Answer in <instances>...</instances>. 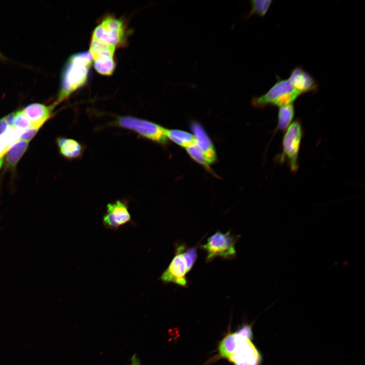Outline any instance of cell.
I'll use <instances>...</instances> for the list:
<instances>
[{
    "instance_id": "cell-4",
    "label": "cell",
    "mask_w": 365,
    "mask_h": 365,
    "mask_svg": "<svg viewBox=\"0 0 365 365\" xmlns=\"http://www.w3.org/2000/svg\"><path fill=\"white\" fill-rule=\"evenodd\" d=\"M114 125L126 129L159 145L165 146L168 143L166 135V128L155 122L130 116L119 117Z\"/></svg>"
},
{
    "instance_id": "cell-24",
    "label": "cell",
    "mask_w": 365,
    "mask_h": 365,
    "mask_svg": "<svg viewBox=\"0 0 365 365\" xmlns=\"http://www.w3.org/2000/svg\"><path fill=\"white\" fill-rule=\"evenodd\" d=\"M15 115L16 112H14L5 117L6 122L10 127H13Z\"/></svg>"
},
{
    "instance_id": "cell-10",
    "label": "cell",
    "mask_w": 365,
    "mask_h": 365,
    "mask_svg": "<svg viewBox=\"0 0 365 365\" xmlns=\"http://www.w3.org/2000/svg\"><path fill=\"white\" fill-rule=\"evenodd\" d=\"M102 224L105 229L115 231L125 225L133 224L129 211L128 201L123 199L108 203L106 206V212L102 216Z\"/></svg>"
},
{
    "instance_id": "cell-27",
    "label": "cell",
    "mask_w": 365,
    "mask_h": 365,
    "mask_svg": "<svg viewBox=\"0 0 365 365\" xmlns=\"http://www.w3.org/2000/svg\"><path fill=\"white\" fill-rule=\"evenodd\" d=\"M3 161H4L3 158H2L1 159H0V169L3 165Z\"/></svg>"
},
{
    "instance_id": "cell-14",
    "label": "cell",
    "mask_w": 365,
    "mask_h": 365,
    "mask_svg": "<svg viewBox=\"0 0 365 365\" xmlns=\"http://www.w3.org/2000/svg\"><path fill=\"white\" fill-rule=\"evenodd\" d=\"M57 144L60 154L69 160L81 158L85 150L84 145L72 138L59 137Z\"/></svg>"
},
{
    "instance_id": "cell-15",
    "label": "cell",
    "mask_w": 365,
    "mask_h": 365,
    "mask_svg": "<svg viewBox=\"0 0 365 365\" xmlns=\"http://www.w3.org/2000/svg\"><path fill=\"white\" fill-rule=\"evenodd\" d=\"M166 135L168 140L185 149L195 143V137L193 134L185 130L166 129Z\"/></svg>"
},
{
    "instance_id": "cell-6",
    "label": "cell",
    "mask_w": 365,
    "mask_h": 365,
    "mask_svg": "<svg viewBox=\"0 0 365 365\" xmlns=\"http://www.w3.org/2000/svg\"><path fill=\"white\" fill-rule=\"evenodd\" d=\"M238 235L230 231L225 233L216 232L207 239L206 242L200 245V248L206 252V262H211L216 258L224 260H231L236 256V244Z\"/></svg>"
},
{
    "instance_id": "cell-26",
    "label": "cell",
    "mask_w": 365,
    "mask_h": 365,
    "mask_svg": "<svg viewBox=\"0 0 365 365\" xmlns=\"http://www.w3.org/2000/svg\"><path fill=\"white\" fill-rule=\"evenodd\" d=\"M130 360V365H141L140 360L136 353H134L132 355V356L131 357Z\"/></svg>"
},
{
    "instance_id": "cell-9",
    "label": "cell",
    "mask_w": 365,
    "mask_h": 365,
    "mask_svg": "<svg viewBox=\"0 0 365 365\" xmlns=\"http://www.w3.org/2000/svg\"><path fill=\"white\" fill-rule=\"evenodd\" d=\"M186 246L183 242H178L175 244V255L159 278L164 283H174L185 287L188 286L186 275L189 272L182 254Z\"/></svg>"
},
{
    "instance_id": "cell-19",
    "label": "cell",
    "mask_w": 365,
    "mask_h": 365,
    "mask_svg": "<svg viewBox=\"0 0 365 365\" xmlns=\"http://www.w3.org/2000/svg\"><path fill=\"white\" fill-rule=\"evenodd\" d=\"M251 10L247 16L249 17L253 14L260 17H264L268 12L273 1L271 0H252L250 1Z\"/></svg>"
},
{
    "instance_id": "cell-20",
    "label": "cell",
    "mask_w": 365,
    "mask_h": 365,
    "mask_svg": "<svg viewBox=\"0 0 365 365\" xmlns=\"http://www.w3.org/2000/svg\"><path fill=\"white\" fill-rule=\"evenodd\" d=\"M15 142V137L9 131H6L0 136V159L3 158Z\"/></svg>"
},
{
    "instance_id": "cell-21",
    "label": "cell",
    "mask_w": 365,
    "mask_h": 365,
    "mask_svg": "<svg viewBox=\"0 0 365 365\" xmlns=\"http://www.w3.org/2000/svg\"><path fill=\"white\" fill-rule=\"evenodd\" d=\"M31 126V122L22 111L16 112L13 127L24 131Z\"/></svg>"
},
{
    "instance_id": "cell-23",
    "label": "cell",
    "mask_w": 365,
    "mask_h": 365,
    "mask_svg": "<svg viewBox=\"0 0 365 365\" xmlns=\"http://www.w3.org/2000/svg\"><path fill=\"white\" fill-rule=\"evenodd\" d=\"M40 128L31 126L26 129L20 136L19 138L21 140L29 142L32 138L35 135Z\"/></svg>"
},
{
    "instance_id": "cell-25",
    "label": "cell",
    "mask_w": 365,
    "mask_h": 365,
    "mask_svg": "<svg viewBox=\"0 0 365 365\" xmlns=\"http://www.w3.org/2000/svg\"><path fill=\"white\" fill-rule=\"evenodd\" d=\"M8 126L5 117L0 119V136L7 130Z\"/></svg>"
},
{
    "instance_id": "cell-1",
    "label": "cell",
    "mask_w": 365,
    "mask_h": 365,
    "mask_svg": "<svg viewBox=\"0 0 365 365\" xmlns=\"http://www.w3.org/2000/svg\"><path fill=\"white\" fill-rule=\"evenodd\" d=\"M252 337L251 326L247 324L228 334L219 344L220 355L234 365H260L262 356Z\"/></svg>"
},
{
    "instance_id": "cell-17",
    "label": "cell",
    "mask_w": 365,
    "mask_h": 365,
    "mask_svg": "<svg viewBox=\"0 0 365 365\" xmlns=\"http://www.w3.org/2000/svg\"><path fill=\"white\" fill-rule=\"evenodd\" d=\"M295 114L294 104L279 107L276 130L284 131L290 125Z\"/></svg>"
},
{
    "instance_id": "cell-18",
    "label": "cell",
    "mask_w": 365,
    "mask_h": 365,
    "mask_svg": "<svg viewBox=\"0 0 365 365\" xmlns=\"http://www.w3.org/2000/svg\"><path fill=\"white\" fill-rule=\"evenodd\" d=\"M185 149L188 155L193 160L203 167L208 172L211 174L213 173V171L211 168L210 165L206 160L204 154L196 147L195 143L186 148Z\"/></svg>"
},
{
    "instance_id": "cell-12",
    "label": "cell",
    "mask_w": 365,
    "mask_h": 365,
    "mask_svg": "<svg viewBox=\"0 0 365 365\" xmlns=\"http://www.w3.org/2000/svg\"><path fill=\"white\" fill-rule=\"evenodd\" d=\"M288 80L302 94L308 92L315 93L318 90L316 80L301 66H297L291 69Z\"/></svg>"
},
{
    "instance_id": "cell-13",
    "label": "cell",
    "mask_w": 365,
    "mask_h": 365,
    "mask_svg": "<svg viewBox=\"0 0 365 365\" xmlns=\"http://www.w3.org/2000/svg\"><path fill=\"white\" fill-rule=\"evenodd\" d=\"M53 106L35 103L27 105L22 111L31 122V126L40 128L51 116Z\"/></svg>"
},
{
    "instance_id": "cell-22",
    "label": "cell",
    "mask_w": 365,
    "mask_h": 365,
    "mask_svg": "<svg viewBox=\"0 0 365 365\" xmlns=\"http://www.w3.org/2000/svg\"><path fill=\"white\" fill-rule=\"evenodd\" d=\"M182 254L186 262L187 270L189 272L197 260V249L195 247H188L187 246L183 250Z\"/></svg>"
},
{
    "instance_id": "cell-11",
    "label": "cell",
    "mask_w": 365,
    "mask_h": 365,
    "mask_svg": "<svg viewBox=\"0 0 365 365\" xmlns=\"http://www.w3.org/2000/svg\"><path fill=\"white\" fill-rule=\"evenodd\" d=\"M190 127L195 137V144L204 154L210 165L215 163L217 160L215 148L203 126L194 121L191 122Z\"/></svg>"
},
{
    "instance_id": "cell-7",
    "label": "cell",
    "mask_w": 365,
    "mask_h": 365,
    "mask_svg": "<svg viewBox=\"0 0 365 365\" xmlns=\"http://www.w3.org/2000/svg\"><path fill=\"white\" fill-rule=\"evenodd\" d=\"M126 29L125 25L122 20L108 16L95 27L91 38L117 48L125 42Z\"/></svg>"
},
{
    "instance_id": "cell-28",
    "label": "cell",
    "mask_w": 365,
    "mask_h": 365,
    "mask_svg": "<svg viewBox=\"0 0 365 365\" xmlns=\"http://www.w3.org/2000/svg\"><path fill=\"white\" fill-rule=\"evenodd\" d=\"M1 57V53H0V57Z\"/></svg>"
},
{
    "instance_id": "cell-2",
    "label": "cell",
    "mask_w": 365,
    "mask_h": 365,
    "mask_svg": "<svg viewBox=\"0 0 365 365\" xmlns=\"http://www.w3.org/2000/svg\"><path fill=\"white\" fill-rule=\"evenodd\" d=\"M92 60L88 52L76 53L68 58L62 73L56 103L62 101L85 84Z\"/></svg>"
},
{
    "instance_id": "cell-5",
    "label": "cell",
    "mask_w": 365,
    "mask_h": 365,
    "mask_svg": "<svg viewBox=\"0 0 365 365\" xmlns=\"http://www.w3.org/2000/svg\"><path fill=\"white\" fill-rule=\"evenodd\" d=\"M303 136L301 123L295 120L285 132L282 141V151L276 158L278 162L286 163L292 172H296L299 168V154Z\"/></svg>"
},
{
    "instance_id": "cell-3",
    "label": "cell",
    "mask_w": 365,
    "mask_h": 365,
    "mask_svg": "<svg viewBox=\"0 0 365 365\" xmlns=\"http://www.w3.org/2000/svg\"><path fill=\"white\" fill-rule=\"evenodd\" d=\"M301 95L288 79H282L277 76L276 83L265 94L253 97L251 103L253 107L259 109L267 106L279 107L293 104Z\"/></svg>"
},
{
    "instance_id": "cell-8",
    "label": "cell",
    "mask_w": 365,
    "mask_h": 365,
    "mask_svg": "<svg viewBox=\"0 0 365 365\" xmlns=\"http://www.w3.org/2000/svg\"><path fill=\"white\" fill-rule=\"evenodd\" d=\"M116 48L101 41L91 39L89 53L95 70L100 74L110 76L116 67L114 54Z\"/></svg>"
},
{
    "instance_id": "cell-16",
    "label": "cell",
    "mask_w": 365,
    "mask_h": 365,
    "mask_svg": "<svg viewBox=\"0 0 365 365\" xmlns=\"http://www.w3.org/2000/svg\"><path fill=\"white\" fill-rule=\"evenodd\" d=\"M28 142L23 140H18L14 143L7 152L6 164L7 166L14 167L28 147Z\"/></svg>"
}]
</instances>
